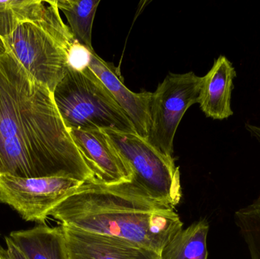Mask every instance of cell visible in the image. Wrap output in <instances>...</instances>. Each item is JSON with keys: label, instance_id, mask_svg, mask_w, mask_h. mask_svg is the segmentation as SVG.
I'll return each mask as SVG.
<instances>
[{"label": "cell", "instance_id": "6da1fadb", "mask_svg": "<svg viewBox=\"0 0 260 259\" xmlns=\"http://www.w3.org/2000/svg\"><path fill=\"white\" fill-rule=\"evenodd\" d=\"M0 174L94 182L53 93L0 50Z\"/></svg>", "mask_w": 260, "mask_h": 259}, {"label": "cell", "instance_id": "7a4b0ae2", "mask_svg": "<svg viewBox=\"0 0 260 259\" xmlns=\"http://www.w3.org/2000/svg\"><path fill=\"white\" fill-rule=\"evenodd\" d=\"M174 207L94 182H84L49 216L62 226L127 240L160 255L183 229Z\"/></svg>", "mask_w": 260, "mask_h": 259}, {"label": "cell", "instance_id": "3957f363", "mask_svg": "<svg viewBox=\"0 0 260 259\" xmlns=\"http://www.w3.org/2000/svg\"><path fill=\"white\" fill-rule=\"evenodd\" d=\"M55 104L69 129H99L136 133L127 114L90 69L67 68L53 91Z\"/></svg>", "mask_w": 260, "mask_h": 259}, {"label": "cell", "instance_id": "277c9868", "mask_svg": "<svg viewBox=\"0 0 260 259\" xmlns=\"http://www.w3.org/2000/svg\"><path fill=\"white\" fill-rule=\"evenodd\" d=\"M103 131L133 172L129 182L115 187L175 208L180 203L182 191L180 170L173 157L162 153L137 133Z\"/></svg>", "mask_w": 260, "mask_h": 259}, {"label": "cell", "instance_id": "5b68a950", "mask_svg": "<svg viewBox=\"0 0 260 259\" xmlns=\"http://www.w3.org/2000/svg\"><path fill=\"white\" fill-rule=\"evenodd\" d=\"M74 41L65 23L55 27L23 23L0 40V50L12 53L28 74L53 93L68 68L69 49Z\"/></svg>", "mask_w": 260, "mask_h": 259}, {"label": "cell", "instance_id": "8992f818", "mask_svg": "<svg viewBox=\"0 0 260 259\" xmlns=\"http://www.w3.org/2000/svg\"><path fill=\"white\" fill-rule=\"evenodd\" d=\"M203 77L192 71L170 73L152 93L151 128L147 140L160 152L173 157L174 139L188 109L198 103Z\"/></svg>", "mask_w": 260, "mask_h": 259}, {"label": "cell", "instance_id": "52a82bcc", "mask_svg": "<svg viewBox=\"0 0 260 259\" xmlns=\"http://www.w3.org/2000/svg\"><path fill=\"white\" fill-rule=\"evenodd\" d=\"M83 183L61 176L21 178L0 174V202L13 208L26 221L46 225L52 209Z\"/></svg>", "mask_w": 260, "mask_h": 259}, {"label": "cell", "instance_id": "ba28073f", "mask_svg": "<svg viewBox=\"0 0 260 259\" xmlns=\"http://www.w3.org/2000/svg\"><path fill=\"white\" fill-rule=\"evenodd\" d=\"M84 161L94 173V182L111 187L129 182L133 172L103 130L69 129Z\"/></svg>", "mask_w": 260, "mask_h": 259}, {"label": "cell", "instance_id": "9c48e42d", "mask_svg": "<svg viewBox=\"0 0 260 259\" xmlns=\"http://www.w3.org/2000/svg\"><path fill=\"white\" fill-rule=\"evenodd\" d=\"M61 227L66 259H160L154 251L123 239Z\"/></svg>", "mask_w": 260, "mask_h": 259}, {"label": "cell", "instance_id": "30bf717a", "mask_svg": "<svg viewBox=\"0 0 260 259\" xmlns=\"http://www.w3.org/2000/svg\"><path fill=\"white\" fill-rule=\"evenodd\" d=\"M89 68L100 79L127 114L136 133L146 138L151 128V102L152 93H135L123 83L120 69L111 62L91 52Z\"/></svg>", "mask_w": 260, "mask_h": 259}, {"label": "cell", "instance_id": "8fae6325", "mask_svg": "<svg viewBox=\"0 0 260 259\" xmlns=\"http://www.w3.org/2000/svg\"><path fill=\"white\" fill-rule=\"evenodd\" d=\"M236 76L233 63L225 56L221 55L215 59L211 69L203 77L197 103L206 117L224 120L234 115L232 97Z\"/></svg>", "mask_w": 260, "mask_h": 259}, {"label": "cell", "instance_id": "7c38bea8", "mask_svg": "<svg viewBox=\"0 0 260 259\" xmlns=\"http://www.w3.org/2000/svg\"><path fill=\"white\" fill-rule=\"evenodd\" d=\"M28 22L44 27L63 24L56 0L0 1V40L9 36L20 24Z\"/></svg>", "mask_w": 260, "mask_h": 259}, {"label": "cell", "instance_id": "4fadbf2b", "mask_svg": "<svg viewBox=\"0 0 260 259\" xmlns=\"http://www.w3.org/2000/svg\"><path fill=\"white\" fill-rule=\"evenodd\" d=\"M9 237L27 259H66L62 227L39 225L26 231H13Z\"/></svg>", "mask_w": 260, "mask_h": 259}, {"label": "cell", "instance_id": "5bb4252c", "mask_svg": "<svg viewBox=\"0 0 260 259\" xmlns=\"http://www.w3.org/2000/svg\"><path fill=\"white\" fill-rule=\"evenodd\" d=\"M209 231L206 219L182 229L162 249L160 259H207Z\"/></svg>", "mask_w": 260, "mask_h": 259}, {"label": "cell", "instance_id": "9a60e30c", "mask_svg": "<svg viewBox=\"0 0 260 259\" xmlns=\"http://www.w3.org/2000/svg\"><path fill=\"white\" fill-rule=\"evenodd\" d=\"M59 11L65 15L75 41L91 50L92 27L101 0H56Z\"/></svg>", "mask_w": 260, "mask_h": 259}, {"label": "cell", "instance_id": "2e32d148", "mask_svg": "<svg viewBox=\"0 0 260 259\" xmlns=\"http://www.w3.org/2000/svg\"><path fill=\"white\" fill-rule=\"evenodd\" d=\"M235 221L245 242L250 259H260V195L251 203L235 212Z\"/></svg>", "mask_w": 260, "mask_h": 259}, {"label": "cell", "instance_id": "e0dca14e", "mask_svg": "<svg viewBox=\"0 0 260 259\" xmlns=\"http://www.w3.org/2000/svg\"><path fill=\"white\" fill-rule=\"evenodd\" d=\"M92 51L94 50H89L75 41L69 49L67 56L68 68L75 71H83L88 68Z\"/></svg>", "mask_w": 260, "mask_h": 259}, {"label": "cell", "instance_id": "ac0fdd59", "mask_svg": "<svg viewBox=\"0 0 260 259\" xmlns=\"http://www.w3.org/2000/svg\"><path fill=\"white\" fill-rule=\"evenodd\" d=\"M6 254L8 259H27L22 251L9 237H6Z\"/></svg>", "mask_w": 260, "mask_h": 259}, {"label": "cell", "instance_id": "d6986e66", "mask_svg": "<svg viewBox=\"0 0 260 259\" xmlns=\"http://www.w3.org/2000/svg\"><path fill=\"white\" fill-rule=\"evenodd\" d=\"M245 129L253 138H254L258 142L260 143V127L256 125L247 123L245 124Z\"/></svg>", "mask_w": 260, "mask_h": 259}]
</instances>
